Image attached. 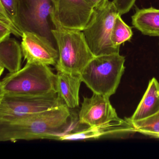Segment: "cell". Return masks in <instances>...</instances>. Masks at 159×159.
Instances as JSON below:
<instances>
[{"label": "cell", "instance_id": "3", "mask_svg": "<svg viewBox=\"0 0 159 159\" xmlns=\"http://www.w3.org/2000/svg\"><path fill=\"white\" fill-rule=\"evenodd\" d=\"M52 33L56 41L59 57L57 70L80 75L89 62L95 57L88 46L83 32L66 29L52 21Z\"/></svg>", "mask_w": 159, "mask_h": 159}, {"label": "cell", "instance_id": "12", "mask_svg": "<svg viewBox=\"0 0 159 159\" xmlns=\"http://www.w3.org/2000/svg\"><path fill=\"white\" fill-rule=\"evenodd\" d=\"M22 47L14 39L8 38L0 42V75H2L4 69L10 73H14L21 69Z\"/></svg>", "mask_w": 159, "mask_h": 159}, {"label": "cell", "instance_id": "14", "mask_svg": "<svg viewBox=\"0 0 159 159\" xmlns=\"http://www.w3.org/2000/svg\"><path fill=\"white\" fill-rule=\"evenodd\" d=\"M132 25L143 35L159 37V10L150 7L137 9L132 16Z\"/></svg>", "mask_w": 159, "mask_h": 159}, {"label": "cell", "instance_id": "2", "mask_svg": "<svg viewBox=\"0 0 159 159\" xmlns=\"http://www.w3.org/2000/svg\"><path fill=\"white\" fill-rule=\"evenodd\" d=\"M57 74L49 66L27 62L14 73L5 76L0 82V94L38 95L56 91Z\"/></svg>", "mask_w": 159, "mask_h": 159}, {"label": "cell", "instance_id": "5", "mask_svg": "<svg viewBox=\"0 0 159 159\" xmlns=\"http://www.w3.org/2000/svg\"><path fill=\"white\" fill-rule=\"evenodd\" d=\"M119 15L112 1L94 10L90 21L82 31L95 57L119 53L120 47L115 46L111 41L112 29Z\"/></svg>", "mask_w": 159, "mask_h": 159}, {"label": "cell", "instance_id": "21", "mask_svg": "<svg viewBox=\"0 0 159 159\" xmlns=\"http://www.w3.org/2000/svg\"><path fill=\"white\" fill-rule=\"evenodd\" d=\"M94 9H97L104 7L109 2V0H86Z\"/></svg>", "mask_w": 159, "mask_h": 159}, {"label": "cell", "instance_id": "7", "mask_svg": "<svg viewBox=\"0 0 159 159\" xmlns=\"http://www.w3.org/2000/svg\"><path fill=\"white\" fill-rule=\"evenodd\" d=\"M54 0H17L15 23L22 32L29 31L46 37L54 44L56 41L50 23Z\"/></svg>", "mask_w": 159, "mask_h": 159}, {"label": "cell", "instance_id": "15", "mask_svg": "<svg viewBox=\"0 0 159 159\" xmlns=\"http://www.w3.org/2000/svg\"><path fill=\"white\" fill-rule=\"evenodd\" d=\"M133 129L112 125L89 126L88 128L77 131H72L62 136L60 141H74L97 139L108 135L114 134L121 132H134Z\"/></svg>", "mask_w": 159, "mask_h": 159}, {"label": "cell", "instance_id": "18", "mask_svg": "<svg viewBox=\"0 0 159 159\" xmlns=\"http://www.w3.org/2000/svg\"><path fill=\"white\" fill-rule=\"evenodd\" d=\"M130 122L135 132L152 136L159 134V111L145 119Z\"/></svg>", "mask_w": 159, "mask_h": 159}, {"label": "cell", "instance_id": "13", "mask_svg": "<svg viewBox=\"0 0 159 159\" xmlns=\"http://www.w3.org/2000/svg\"><path fill=\"white\" fill-rule=\"evenodd\" d=\"M159 111V83L155 78L149 81L148 88L130 122L145 119Z\"/></svg>", "mask_w": 159, "mask_h": 159}, {"label": "cell", "instance_id": "20", "mask_svg": "<svg viewBox=\"0 0 159 159\" xmlns=\"http://www.w3.org/2000/svg\"><path fill=\"white\" fill-rule=\"evenodd\" d=\"M136 0H113L120 15L127 13L134 5Z\"/></svg>", "mask_w": 159, "mask_h": 159}, {"label": "cell", "instance_id": "10", "mask_svg": "<svg viewBox=\"0 0 159 159\" xmlns=\"http://www.w3.org/2000/svg\"><path fill=\"white\" fill-rule=\"evenodd\" d=\"M22 38V52L27 62L56 66L59 57L58 50L47 38L29 31L23 32Z\"/></svg>", "mask_w": 159, "mask_h": 159}, {"label": "cell", "instance_id": "4", "mask_svg": "<svg viewBox=\"0 0 159 159\" xmlns=\"http://www.w3.org/2000/svg\"><path fill=\"white\" fill-rule=\"evenodd\" d=\"M125 62L119 53L95 57L80 74L83 82L94 93L110 97L120 84Z\"/></svg>", "mask_w": 159, "mask_h": 159}, {"label": "cell", "instance_id": "1", "mask_svg": "<svg viewBox=\"0 0 159 159\" xmlns=\"http://www.w3.org/2000/svg\"><path fill=\"white\" fill-rule=\"evenodd\" d=\"M73 117L66 105L11 121H0V141L59 140L72 132Z\"/></svg>", "mask_w": 159, "mask_h": 159}, {"label": "cell", "instance_id": "9", "mask_svg": "<svg viewBox=\"0 0 159 159\" xmlns=\"http://www.w3.org/2000/svg\"><path fill=\"white\" fill-rule=\"evenodd\" d=\"M94 10L86 0H54L51 20L66 29L83 31Z\"/></svg>", "mask_w": 159, "mask_h": 159}, {"label": "cell", "instance_id": "6", "mask_svg": "<svg viewBox=\"0 0 159 159\" xmlns=\"http://www.w3.org/2000/svg\"><path fill=\"white\" fill-rule=\"evenodd\" d=\"M63 105L57 92L38 95L0 94V121L16 120Z\"/></svg>", "mask_w": 159, "mask_h": 159}, {"label": "cell", "instance_id": "22", "mask_svg": "<svg viewBox=\"0 0 159 159\" xmlns=\"http://www.w3.org/2000/svg\"><path fill=\"white\" fill-rule=\"evenodd\" d=\"M152 136L154 137L158 138H159V134H156L153 135Z\"/></svg>", "mask_w": 159, "mask_h": 159}, {"label": "cell", "instance_id": "8", "mask_svg": "<svg viewBox=\"0 0 159 159\" xmlns=\"http://www.w3.org/2000/svg\"><path fill=\"white\" fill-rule=\"evenodd\" d=\"M109 98L94 93L91 97H83L79 113V123L89 126L112 125L134 129L128 119L124 120L118 117Z\"/></svg>", "mask_w": 159, "mask_h": 159}, {"label": "cell", "instance_id": "11", "mask_svg": "<svg viewBox=\"0 0 159 159\" xmlns=\"http://www.w3.org/2000/svg\"><path fill=\"white\" fill-rule=\"evenodd\" d=\"M57 70L56 91L58 95L69 108L78 107L80 88L83 82L81 75Z\"/></svg>", "mask_w": 159, "mask_h": 159}, {"label": "cell", "instance_id": "19", "mask_svg": "<svg viewBox=\"0 0 159 159\" xmlns=\"http://www.w3.org/2000/svg\"><path fill=\"white\" fill-rule=\"evenodd\" d=\"M0 5L15 22L17 13V0H0Z\"/></svg>", "mask_w": 159, "mask_h": 159}, {"label": "cell", "instance_id": "16", "mask_svg": "<svg viewBox=\"0 0 159 159\" xmlns=\"http://www.w3.org/2000/svg\"><path fill=\"white\" fill-rule=\"evenodd\" d=\"M133 32L132 29L127 25L119 15L114 22L111 33V41L115 46L120 45L132 39Z\"/></svg>", "mask_w": 159, "mask_h": 159}, {"label": "cell", "instance_id": "17", "mask_svg": "<svg viewBox=\"0 0 159 159\" xmlns=\"http://www.w3.org/2000/svg\"><path fill=\"white\" fill-rule=\"evenodd\" d=\"M11 34L16 37H22L23 35L3 7L0 5V42L10 38Z\"/></svg>", "mask_w": 159, "mask_h": 159}]
</instances>
